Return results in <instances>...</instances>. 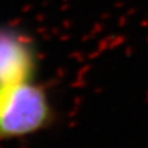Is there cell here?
Wrapping results in <instances>:
<instances>
[{
    "label": "cell",
    "instance_id": "obj_1",
    "mask_svg": "<svg viewBox=\"0 0 148 148\" xmlns=\"http://www.w3.org/2000/svg\"><path fill=\"white\" fill-rule=\"evenodd\" d=\"M51 120L49 98L35 80L0 86V140L34 135Z\"/></svg>",
    "mask_w": 148,
    "mask_h": 148
},
{
    "label": "cell",
    "instance_id": "obj_2",
    "mask_svg": "<svg viewBox=\"0 0 148 148\" xmlns=\"http://www.w3.org/2000/svg\"><path fill=\"white\" fill-rule=\"evenodd\" d=\"M37 69L34 41L20 30L0 26V86L35 80Z\"/></svg>",
    "mask_w": 148,
    "mask_h": 148
}]
</instances>
